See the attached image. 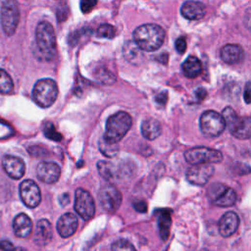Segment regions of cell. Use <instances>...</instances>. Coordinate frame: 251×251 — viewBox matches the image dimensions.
I'll return each instance as SVG.
<instances>
[{
  "instance_id": "cell-1",
  "label": "cell",
  "mask_w": 251,
  "mask_h": 251,
  "mask_svg": "<svg viewBox=\"0 0 251 251\" xmlns=\"http://www.w3.org/2000/svg\"><path fill=\"white\" fill-rule=\"evenodd\" d=\"M165 39V30L158 25L145 24L133 31V41L141 50L152 52L159 49Z\"/></svg>"
},
{
  "instance_id": "cell-2",
  "label": "cell",
  "mask_w": 251,
  "mask_h": 251,
  "mask_svg": "<svg viewBox=\"0 0 251 251\" xmlns=\"http://www.w3.org/2000/svg\"><path fill=\"white\" fill-rule=\"evenodd\" d=\"M132 120L128 113L121 111L110 116L106 122L104 138L111 143L121 141L131 127Z\"/></svg>"
},
{
  "instance_id": "cell-3",
  "label": "cell",
  "mask_w": 251,
  "mask_h": 251,
  "mask_svg": "<svg viewBox=\"0 0 251 251\" xmlns=\"http://www.w3.org/2000/svg\"><path fill=\"white\" fill-rule=\"evenodd\" d=\"M36 44L39 52L47 61L53 60L56 55V35L51 24L40 22L35 29Z\"/></svg>"
},
{
  "instance_id": "cell-4",
  "label": "cell",
  "mask_w": 251,
  "mask_h": 251,
  "mask_svg": "<svg viewBox=\"0 0 251 251\" xmlns=\"http://www.w3.org/2000/svg\"><path fill=\"white\" fill-rule=\"evenodd\" d=\"M222 116L229 132L238 139L251 137V117H239L231 107H226Z\"/></svg>"
},
{
  "instance_id": "cell-5",
  "label": "cell",
  "mask_w": 251,
  "mask_h": 251,
  "mask_svg": "<svg viewBox=\"0 0 251 251\" xmlns=\"http://www.w3.org/2000/svg\"><path fill=\"white\" fill-rule=\"evenodd\" d=\"M58 96V86L51 78H42L36 81L32 89V98L34 102L42 107L51 106Z\"/></svg>"
},
{
  "instance_id": "cell-6",
  "label": "cell",
  "mask_w": 251,
  "mask_h": 251,
  "mask_svg": "<svg viewBox=\"0 0 251 251\" xmlns=\"http://www.w3.org/2000/svg\"><path fill=\"white\" fill-rule=\"evenodd\" d=\"M0 21L2 29L7 35H12L15 33L20 21V11L16 0L2 1Z\"/></svg>"
},
{
  "instance_id": "cell-7",
  "label": "cell",
  "mask_w": 251,
  "mask_h": 251,
  "mask_svg": "<svg viewBox=\"0 0 251 251\" xmlns=\"http://www.w3.org/2000/svg\"><path fill=\"white\" fill-rule=\"evenodd\" d=\"M199 126L205 136L217 137L225 130L226 122L221 114L213 110H208L201 115Z\"/></svg>"
},
{
  "instance_id": "cell-8",
  "label": "cell",
  "mask_w": 251,
  "mask_h": 251,
  "mask_svg": "<svg viewBox=\"0 0 251 251\" xmlns=\"http://www.w3.org/2000/svg\"><path fill=\"white\" fill-rule=\"evenodd\" d=\"M184 158L191 165L220 163L223 160L221 151L208 147H193L185 151Z\"/></svg>"
},
{
  "instance_id": "cell-9",
  "label": "cell",
  "mask_w": 251,
  "mask_h": 251,
  "mask_svg": "<svg viewBox=\"0 0 251 251\" xmlns=\"http://www.w3.org/2000/svg\"><path fill=\"white\" fill-rule=\"evenodd\" d=\"M207 194L212 203L220 207L232 206L236 201L235 191L223 183L215 182L211 184L207 190Z\"/></svg>"
},
{
  "instance_id": "cell-10",
  "label": "cell",
  "mask_w": 251,
  "mask_h": 251,
  "mask_svg": "<svg viewBox=\"0 0 251 251\" xmlns=\"http://www.w3.org/2000/svg\"><path fill=\"white\" fill-rule=\"evenodd\" d=\"M75 210L81 219L88 221L95 214V203L91 194L83 189L77 188L75 192Z\"/></svg>"
},
{
  "instance_id": "cell-11",
  "label": "cell",
  "mask_w": 251,
  "mask_h": 251,
  "mask_svg": "<svg viewBox=\"0 0 251 251\" xmlns=\"http://www.w3.org/2000/svg\"><path fill=\"white\" fill-rule=\"evenodd\" d=\"M98 198L102 208L109 214H113L119 210L123 199L119 189L112 184L102 186Z\"/></svg>"
},
{
  "instance_id": "cell-12",
  "label": "cell",
  "mask_w": 251,
  "mask_h": 251,
  "mask_svg": "<svg viewBox=\"0 0 251 251\" xmlns=\"http://www.w3.org/2000/svg\"><path fill=\"white\" fill-rule=\"evenodd\" d=\"M213 174L214 167L211 164H198L192 165V167L188 168L185 176L190 183L203 186L210 180Z\"/></svg>"
},
{
  "instance_id": "cell-13",
  "label": "cell",
  "mask_w": 251,
  "mask_h": 251,
  "mask_svg": "<svg viewBox=\"0 0 251 251\" xmlns=\"http://www.w3.org/2000/svg\"><path fill=\"white\" fill-rule=\"evenodd\" d=\"M20 196L24 204L29 208H35L41 201V194L38 185L32 179L24 180L19 187Z\"/></svg>"
},
{
  "instance_id": "cell-14",
  "label": "cell",
  "mask_w": 251,
  "mask_h": 251,
  "mask_svg": "<svg viewBox=\"0 0 251 251\" xmlns=\"http://www.w3.org/2000/svg\"><path fill=\"white\" fill-rule=\"evenodd\" d=\"M60 167L54 162H40L36 168L38 179L47 184L57 182L60 177Z\"/></svg>"
},
{
  "instance_id": "cell-15",
  "label": "cell",
  "mask_w": 251,
  "mask_h": 251,
  "mask_svg": "<svg viewBox=\"0 0 251 251\" xmlns=\"http://www.w3.org/2000/svg\"><path fill=\"white\" fill-rule=\"evenodd\" d=\"M2 167L5 173L14 179H20L25 172L24 161L16 156L6 155L2 159Z\"/></svg>"
},
{
  "instance_id": "cell-16",
  "label": "cell",
  "mask_w": 251,
  "mask_h": 251,
  "mask_svg": "<svg viewBox=\"0 0 251 251\" xmlns=\"http://www.w3.org/2000/svg\"><path fill=\"white\" fill-rule=\"evenodd\" d=\"M239 226V218L234 212H226L222 216L219 221V232L224 237H228L232 235L238 228Z\"/></svg>"
},
{
  "instance_id": "cell-17",
  "label": "cell",
  "mask_w": 251,
  "mask_h": 251,
  "mask_svg": "<svg viewBox=\"0 0 251 251\" xmlns=\"http://www.w3.org/2000/svg\"><path fill=\"white\" fill-rule=\"evenodd\" d=\"M77 218L73 213H66L57 222V230L62 237L72 236L77 228Z\"/></svg>"
},
{
  "instance_id": "cell-18",
  "label": "cell",
  "mask_w": 251,
  "mask_h": 251,
  "mask_svg": "<svg viewBox=\"0 0 251 251\" xmlns=\"http://www.w3.org/2000/svg\"><path fill=\"white\" fill-rule=\"evenodd\" d=\"M53 236L52 226L48 220L41 219L37 222L34 231V242L39 246H44L50 242Z\"/></svg>"
},
{
  "instance_id": "cell-19",
  "label": "cell",
  "mask_w": 251,
  "mask_h": 251,
  "mask_svg": "<svg viewBox=\"0 0 251 251\" xmlns=\"http://www.w3.org/2000/svg\"><path fill=\"white\" fill-rule=\"evenodd\" d=\"M180 13L187 20H200L206 14V7L203 3L198 1H186L182 4Z\"/></svg>"
},
{
  "instance_id": "cell-20",
  "label": "cell",
  "mask_w": 251,
  "mask_h": 251,
  "mask_svg": "<svg viewBox=\"0 0 251 251\" xmlns=\"http://www.w3.org/2000/svg\"><path fill=\"white\" fill-rule=\"evenodd\" d=\"M13 229L16 236L26 238L32 231L31 219L25 213L17 215L13 221Z\"/></svg>"
},
{
  "instance_id": "cell-21",
  "label": "cell",
  "mask_w": 251,
  "mask_h": 251,
  "mask_svg": "<svg viewBox=\"0 0 251 251\" xmlns=\"http://www.w3.org/2000/svg\"><path fill=\"white\" fill-rule=\"evenodd\" d=\"M243 50L237 44H226L221 49V58L226 64H238L243 60Z\"/></svg>"
},
{
  "instance_id": "cell-22",
  "label": "cell",
  "mask_w": 251,
  "mask_h": 251,
  "mask_svg": "<svg viewBox=\"0 0 251 251\" xmlns=\"http://www.w3.org/2000/svg\"><path fill=\"white\" fill-rule=\"evenodd\" d=\"M123 54L125 59L130 64L137 65L143 60V54L140 47L134 41H126L123 47Z\"/></svg>"
},
{
  "instance_id": "cell-23",
  "label": "cell",
  "mask_w": 251,
  "mask_h": 251,
  "mask_svg": "<svg viewBox=\"0 0 251 251\" xmlns=\"http://www.w3.org/2000/svg\"><path fill=\"white\" fill-rule=\"evenodd\" d=\"M162 127L160 123L155 119H146L141 124V133L148 140H154L160 136Z\"/></svg>"
},
{
  "instance_id": "cell-24",
  "label": "cell",
  "mask_w": 251,
  "mask_h": 251,
  "mask_svg": "<svg viewBox=\"0 0 251 251\" xmlns=\"http://www.w3.org/2000/svg\"><path fill=\"white\" fill-rule=\"evenodd\" d=\"M158 226L160 231V236L163 240H167L170 234V228L172 225L171 211L168 209H162L157 212Z\"/></svg>"
},
{
  "instance_id": "cell-25",
  "label": "cell",
  "mask_w": 251,
  "mask_h": 251,
  "mask_svg": "<svg viewBox=\"0 0 251 251\" xmlns=\"http://www.w3.org/2000/svg\"><path fill=\"white\" fill-rule=\"evenodd\" d=\"M202 72V64L195 56H189L182 64V73L186 77H197Z\"/></svg>"
},
{
  "instance_id": "cell-26",
  "label": "cell",
  "mask_w": 251,
  "mask_h": 251,
  "mask_svg": "<svg viewBox=\"0 0 251 251\" xmlns=\"http://www.w3.org/2000/svg\"><path fill=\"white\" fill-rule=\"evenodd\" d=\"M97 170L100 176L109 181H113L117 176L116 167L107 161H100L97 163Z\"/></svg>"
},
{
  "instance_id": "cell-27",
  "label": "cell",
  "mask_w": 251,
  "mask_h": 251,
  "mask_svg": "<svg viewBox=\"0 0 251 251\" xmlns=\"http://www.w3.org/2000/svg\"><path fill=\"white\" fill-rule=\"evenodd\" d=\"M99 149L103 155L111 158V157H114L118 153L119 146L117 145V143L108 142L104 137H102L99 141Z\"/></svg>"
},
{
  "instance_id": "cell-28",
  "label": "cell",
  "mask_w": 251,
  "mask_h": 251,
  "mask_svg": "<svg viewBox=\"0 0 251 251\" xmlns=\"http://www.w3.org/2000/svg\"><path fill=\"white\" fill-rule=\"evenodd\" d=\"M13 87V80L9 74L6 71L0 69V93L8 94L12 92Z\"/></svg>"
},
{
  "instance_id": "cell-29",
  "label": "cell",
  "mask_w": 251,
  "mask_h": 251,
  "mask_svg": "<svg viewBox=\"0 0 251 251\" xmlns=\"http://www.w3.org/2000/svg\"><path fill=\"white\" fill-rule=\"evenodd\" d=\"M95 76H96V79H98L102 83H106V84H111V83L115 82V80H116L115 75L109 70H107L105 68L97 70Z\"/></svg>"
},
{
  "instance_id": "cell-30",
  "label": "cell",
  "mask_w": 251,
  "mask_h": 251,
  "mask_svg": "<svg viewBox=\"0 0 251 251\" xmlns=\"http://www.w3.org/2000/svg\"><path fill=\"white\" fill-rule=\"evenodd\" d=\"M97 35L99 37H103V38H108V39H112L115 37L116 35V29L113 25H109V24H103L101 25L98 29H97Z\"/></svg>"
},
{
  "instance_id": "cell-31",
  "label": "cell",
  "mask_w": 251,
  "mask_h": 251,
  "mask_svg": "<svg viewBox=\"0 0 251 251\" xmlns=\"http://www.w3.org/2000/svg\"><path fill=\"white\" fill-rule=\"evenodd\" d=\"M112 251H136L134 246L126 239H119L112 244Z\"/></svg>"
},
{
  "instance_id": "cell-32",
  "label": "cell",
  "mask_w": 251,
  "mask_h": 251,
  "mask_svg": "<svg viewBox=\"0 0 251 251\" xmlns=\"http://www.w3.org/2000/svg\"><path fill=\"white\" fill-rule=\"evenodd\" d=\"M44 134L47 138L54 140V141H59L62 139V134L58 132L52 123H47L44 126Z\"/></svg>"
},
{
  "instance_id": "cell-33",
  "label": "cell",
  "mask_w": 251,
  "mask_h": 251,
  "mask_svg": "<svg viewBox=\"0 0 251 251\" xmlns=\"http://www.w3.org/2000/svg\"><path fill=\"white\" fill-rule=\"evenodd\" d=\"M97 4V0H81L80 1V10L86 14L89 13Z\"/></svg>"
},
{
  "instance_id": "cell-34",
  "label": "cell",
  "mask_w": 251,
  "mask_h": 251,
  "mask_svg": "<svg viewBox=\"0 0 251 251\" xmlns=\"http://www.w3.org/2000/svg\"><path fill=\"white\" fill-rule=\"evenodd\" d=\"M28 151L29 153L32 155V156H35V157H40V156H46L48 151L44 148V147H40V146H32V147H29L28 148Z\"/></svg>"
},
{
  "instance_id": "cell-35",
  "label": "cell",
  "mask_w": 251,
  "mask_h": 251,
  "mask_svg": "<svg viewBox=\"0 0 251 251\" xmlns=\"http://www.w3.org/2000/svg\"><path fill=\"white\" fill-rule=\"evenodd\" d=\"M175 46H176V49L177 53L183 54L186 50V40H185V38L184 37H178L176 40Z\"/></svg>"
},
{
  "instance_id": "cell-36",
  "label": "cell",
  "mask_w": 251,
  "mask_h": 251,
  "mask_svg": "<svg viewBox=\"0 0 251 251\" xmlns=\"http://www.w3.org/2000/svg\"><path fill=\"white\" fill-rule=\"evenodd\" d=\"M243 98H244V101H245L247 104H250V103H251V81H248V82L246 83V85H245Z\"/></svg>"
},
{
  "instance_id": "cell-37",
  "label": "cell",
  "mask_w": 251,
  "mask_h": 251,
  "mask_svg": "<svg viewBox=\"0 0 251 251\" xmlns=\"http://www.w3.org/2000/svg\"><path fill=\"white\" fill-rule=\"evenodd\" d=\"M15 248L13 246V243L9 240H1L0 241V250L2 251H13Z\"/></svg>"
},
{
  "instance_id": "cell-38",
  "label": "cell",
  "mask_w": 251,
  "mask_h": 251,
  "mask_svg": "<svg viewBox=\"0 0 251 251\" xmlns=\"http://www.w3.org/2000/svg\"><path fill=\"white\" fill-rule=\"evenodd\" d=\"M134 209L139 213H145L147 211V204L144 201H137L133 204Z\"/></svg>"
},
{
  "instance_id": "cell-39",
  "label": "cell",
  "mask_w": 251,
  "mask_h": 251,
  "mask_svg": "<svg viewBox=\"0 0 251 251\" xmlns=\"http://www.w3.org/2000/svg\"><path fill=\"white\" fill-rule=\"evenodd\" d=\"M167 98H168L167 92H162L156 96V102L161 105H165L167 102Z\"/></svg>"
},
{
  "instance_id": "cell-40",
  "label": "cell",
  "mask_w": 251,
  "mask_h": 251,
  "mask_svg": "<svg viewBox=\"0 0 251 251\" xmlns=\"http://www.w3.org/2000/svg\"><path fill=\"white\" fill-rule=\"evenodd\" d=\"M206 95H207V91L202 87L197 88L195 91V96L198 100H203L206 97Z\"/></svg>"
},
{
  "instance_id": "cell-41",
  "label": "cell",
  "mask_w": 251,
  "mask_h": 251,
  "mask_svg": "<svg viewBox=\"0 0 251 251\" xmlns=\"http://www.w3.org/2000/svg\"><path fill=\"white\" fill-rule=\"evenodd\" d=\"M60 203H61V205L62 206H65V205H67V204H69V202H70V197H69V194H67V193H64V194H62L61 196H60Z\"/></svg>"
},
{
  "instance_id": "cell-42",
  "label": "cell",
  "mask_w": 251,
  "mask_h": 251,
  "mask_svg": "<svg viewBox=\"0 0 251 251\" xmlns=\"http://www.w3.org/2000/svg\"><path fill=\"white\" fill-rule=\"evenodd\" d=\"M13 251H26V250L24 249L23 247H17V248H15Z\"/></svg>"
}]
</instances>
